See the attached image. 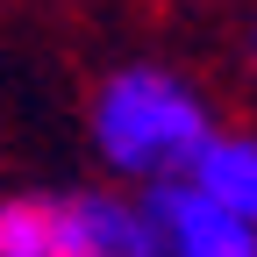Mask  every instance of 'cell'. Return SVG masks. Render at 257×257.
<instances>
[{"label":"cell","mask_w":257,"mask_h":257,"mask_svg":"<svg viewBox=\"0 0 257 257\" xmlns=\"http://www.w3.org/2000/svg\"><path fill=\"white\" fill-rule=\"evenodd\" d=\"M214 128L221 114L207 100V86L165 57H128L114 72H100V86L86 100V143L100 157V172L128 193L186 179V165L200 157Z\"/></svg>","instance_id":"6da1fadb"},{"label":"cell","mask_w":257,"mask_h":257,"mask_svg":"<svg viewBox=\"0 0 257 257\" xmlns=\"http://www.w3.org/2000/svg\"><path fill=\"white\" fill-rule=\"evenodd\" d=\"M0 257H165L143 193L128 186H22L0 193Z\"/></svg>","instance_id":"7a4b0ae2"},{"label":"cell","mask_w":257,"mask_h":257,"mask_svg":"<svg viewBox=\"0 0 257 257\" xmlns=\"http://www.w3.org/2000/svg\"><path fill=\"white\" fill-rule=\"evenodd\" d=\"M143 207H150V229H157L165 257H257V229L243 214H229L221 200H207L200 186H186V179L150 186Z\"/></svg>","instance_id":"3957f363"},{"label":"cell","mask_w":257,"mask_h":257,"mask_svg":"<svg viewBox=\"0 0 257 257\" xmlns=\"http://www.w3.org/2000/svg\"><path fill=\"white\" fill-rule=\"evenodd\" d=\"M186 186H200L207 200H221L229 214H243L257 229V128H229L221 121L200 143V157L186 165Z\"/></svg>","instance_id":"277c9868"},{"label":"cell","mask_w":257,"mask_h":257,"mask_svg":"<svg viewBox=\"0 0 257 257\" xmlns=\"http://www.w3.org/2000/svg\"><path fill=\"white\" fill-rule=\"evenodd\" d=\"M243 64H250V79H257V22H250V36H243Z\"/></svg>","instance_id":"5b68a950"}]
</instances>
